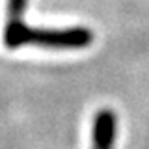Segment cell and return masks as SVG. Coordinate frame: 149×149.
<instances>
[{
	"instance_id": "7a4b0ae2",
	"label": "cell",
	"mask_w": 149,
	"mask_h": 149,
	"mask_svg": "<svg viewBox=\"0 0 149 149\" xmlns=\"http://www.w3.org/2000/svg\"><path fill=\"white\" fill-rule=\"evenodd\" d=\"M116 136V116L110 110H101L93 119L91 149H112Z\"/></svg>"
},
{
	"instance_id": "3957f363",
	"label": "cell",
	"mask_w": 149,
	"mask_h": 149,
	"mask_svg": "<svg viewBox=\"0 0 149 149\" xmlns=\"http://www.w3.org/2000/svg\"><path fill=\"white\" fill-rule=\"evenodd\" d=\"M26 8V0H9V21H21Z\"/></svg>"
},
{
	"instance_id": "6da1fadb",
	"label": "cell",
	"mask_w": 149,
	"mask_h": 149,
	"mask_svg": "<svg viewBox=\"0 0 149 149\" xmlns=\"http://www.w3.org/2000/svg\"><path fill=\"white\" fill-rule=\"evenodd\" d=\"M4 41L9 49L36 45L54 50H74L86 49L93 41V34L84 26L58 30V28H34L26 26L22 21H9L4 32Z\"/></svg>"
}]
</instances>
